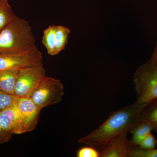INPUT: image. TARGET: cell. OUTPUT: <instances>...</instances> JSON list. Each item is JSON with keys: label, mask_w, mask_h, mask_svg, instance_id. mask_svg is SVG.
Segmentation results:
<instances>
[{"label": "cell", "mask_w": 157, "mask_h": 157, "mask_svg": "<svg viewBox=\"0 0 157 157\" xmlns=\"http://www.w3.org/2000/svg\"><path fill=\"white\" fill-rule=\"evenodd\" d=\"M145 105L136 102L110 113L98 128L79 138L78 143L93 147L100 151L110 141L128 133L140 120V116Z\"/></svg>", "instance_id": "1"}, {"label": "cell", "mask_w": 157, "mask_h": 157, "mask_svg": "<svg viewBox=\"0 0 157 157\" xmlns=\"http://www.w3.org/2000/svg\"><path fill=\"white\" fill-rule=\"evenodd\" d=\"M28 21L17 17L0 33V54L21 53L36 46Z\"/></svg>", "instance_id": "2"}, {"label": "cell", "mask_w": 157, "mask_h": 157, "mask_svg": "<svg viewBox=\"0 0 157 157\" xmlns=\"http://www.w3.org/2000/svg\"><path fill=\"white\" fill-rule=\"evenodd\" d=\"M137 104L146 105L157 99V66L149 60L135 71L133 78Z\"/></svg>", "instance_id": "3"}, {"label": "cell", "mask_w": 157, "mask_h": 157, "mask_svg": "<svg viewBox=\"0 0 157 157\" xmlns=\"http://www.w3.org/2000/svg\"><path fill=\"white\" fill-rule=\"evenodd\" d=\"M64 95L63 85L60 80L51 77H45L31 93L29 98L42 109L58 104Z\"/></svg>", "instance_id": "4"}, {"label": "cell", "mask_w": 157, "mask_h": 157, "mask_svg": "<svg viewBox=\"0 0 157 157\" xmlns=\"http://www.w3.org/2000/svg\"><path fill=\"white\" fill-rule=\"evenodd\" d=\"M46 72L42 63L20 69L14 87V95L19 98L29 97L46 77Z\"/></svg>", "instance_id": "5"}, {"label": "cell", "mask_w": 157, "mask_h": 157, "mask_svg": "<svg viewBox=\"0 0 157 157\" xmlns=\"http://www.w3.org/2000/svg\"><path fill=\"white\" fill-rule=\"evenodd\" d=\"M42 52L36 46L21 53L0 54V72L36 66L42 63Z\"/></svg>", "instance_id": "6"}, {"label": "cell", "mask_w": 157, "mask_h": 157, "mask_svg": "<svg viewBox=\"0 0 157 157\" xmlns=\"http://www.w3.org/2000/svg\"><path fill=\"white\" fill-rule=\"evenodd\" d=\"M16 103L22 118L23 133L32 132L38 123L42 109L29 97H17Z\"/></svg>", "instance_id": "7"}, {"label": "cell", "mask_w": 157, "mask_h": 157, "mask_svg": "<svg viewBox=\"0 0 157 157\" xmlns=\"http://www.w3.org/2000/svg\"><path fill=\"white\" fill-rule=\"evenodd\" d=\"M0 125L4 131L12 135L24 134L22 118L16 100L0 112Z\"/></svg>", "instance_id": "8"}, {"label": "cell", "mask_w": 157, "mask_h": 157, "mask_svg": "<svg viewBox=\"0 0 157 157\" xmlns=\"http://www.w3.org/2000/svg\"><path fill=\"white\" fill-rule=\"evenodd\" d=\"M124 133L110 141L99 151L100 157H129V152L134 145Z\"/></svg>", "instance_id": "9"}, {"label": "cell", "mask_w": 157, "mask_h": 157, "mask_svg": "<svg viewBox=\"0 0 157 157\" xmlns=\"http://www.w3.org/2000/svg\"><path fill=\"white\" fill-rule=\"evenodd\" d=\"M19 69H11L0 72V90L14 95V87Z\"/></svg>", "instance_id": "10"}, {"label": "cell", "mask_w": 157, "mask_h": 157, "mask_svg": "<svg viewBox=\"0 0 157 157\" xmlns=\"http://www.w3.org/2000/svg\"><path fill=\"white\" fill-rule=\"evenodd\" d=\"M152 131L151 126L144 121L139 120L130 130L132 134L131 141L134 146H138Z\"/></svg>", "instance_id": "11"}, {"label": "cell", "mask_w": 157, "mask_h": 157, "mask_svg": "<svg viewBox=\"0 0 157 157\" xmlns=\"http://www.w3.org/2000/svg\"><path fill=\"white\" fill-rule=\"evenodd\" d=\"M140 120L148 123L152 131L157 133V99L144 106L140 113Z\"/></svg>", "instance_id": "12"}, {"label": "cell", "mask_w": 157, "mask_h": 157, "mask_svg": "<svg viewBox=\"0 0 157 157\" xmlns=\"http://www.w3.org/2000/svg\"><path fill=\"white\" fill-rule=\"evenodd\" d=\"M17 17L9 0H0V33Z\"/></svg>", "instance_id": "13"}, {"label": "cell", "mask_w": 157, "mask_h": 157, "mask_svg": "<svg viewBox=\"0 0 157 157\" xmlns=\"http://www.w3.org/2000/svg\"><path fill=\"white\" fill-rule=\"evenodd\" d=\"M56 25H51L43 32L42 43L46 48L47 53L51 56L56 55Z\"/></svg>", "instance_id": "14"}, {"label": "cell", "mask_w": 157, "mask_h": 157, "mask_svg": "<svg viewBox=\"0 0 157 157\" xmlns=\"http://www.w3.org/2000/svg\"><path fill=\"white\" fill-rule=\"evenodd\" d=\"M70 33V29L63 25H56V55L66 48Z\"/></svg>", "instance_id": "15"}, {"label": "cell", "mask_w": 157, "mask_h": 157, "mask_svg": "<svg viewBox=\"0 0 157 157\" xmlns=\"http://www.w3.org/2000/svg\"><path fill=\"white\" fill-rule=\"evenodd\" d=\"M129 157H157V148L144 150L133 146L129 152Z\"/></svg>", "instance_id": "16"}, {"label": "cell", "mask_w": 157, "mask_h": 157, "mask_svg": "<svg viewBox=\"0 0 157 157\" xmlns=\"http://www.w3.org/2000/svg\"><path fill=\"white\" fill-rule=\"evenodd\" d=\"M17 97L0 90V111L6 109L15 102Z\"/></svg>", "instance_id": "17"}, {"label": "cell", "mask_w": 157, "mask_h": 157, "mask_svg": "<svg viewBox=\"0 0 157 157\" xmlns=\"http://www.w3.org/2000/svg\"><path fill=\"white\" fill-rule=\"evenodd\" d=\"M77 157H100V152L97 149L93 147H84L77 151Z\"/></svg>", "instance_id": "18"}, {"label": "cell", "mask_w": 157, "mask_h": 157, "mask_svg": "<svg viewBox=\"0 0 157 157\" xmlns=\"http://www.w3.org/2000/svg\"><path fill=\"white\" fill-rule=\"evenodd\" d=\"M157 144V140L151 133L144 138L138 145V147L142 149L151 150L155 148Z\"/></svg>", "instance_id": "19"}, {"label": "cell", "mask_w": 157, "mask_h": 157, "mask_svg": "<svg viewBox=\"0 0 157 157\" xmlns=\"http://www.w3.org/2000/svg\"><path fill=\"white\" fill-rule=\"evenodd\" d=\"M12 135V134L4 131L0 125V144L9 142L11 140Z\"/></svg>", "instance_id": "20"}, {"label": "cell", "mask_w": 157, "mask_h": 157, "mask_svg": "<svg viewBox=\"0 0 157 157\" xmlns=\"http://www.w3.org/2000/svg\"><path fill=\"white\" fill-rule=\"evenodd\" d=\"M151 59L152 61L154 62L157 66V43L155 47L154 51L153 53Z\"/></svg>", "instance_id": "21"}]
</instances>
